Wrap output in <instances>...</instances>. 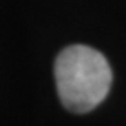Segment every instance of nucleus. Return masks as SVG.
Instances as JSON below:
<instances>
[{"label": "nucleus", "mask_w": 126, "mask_h": 126, "mask_svg": "<svg viewBox=\"0 0 126 126\" xmlns=\"http://www.w3.org/2000/svg\"><path fill=\"white\" fill-rule=\"evenodd\" d=\"M54 77L62 105L74 113L97 108L107 98L113 80L107 57L85 44H74L59 52Z\"/></svg>", "instance_id": "obj_1"}]
</instances>
